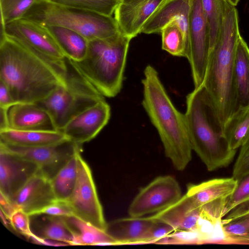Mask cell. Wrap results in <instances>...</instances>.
Wrapping results in <instances>:
<instances>
[{"label":"cell","mask_w":249,"mask_h":249,"mask_svg":"<svg viewBox=\"0 0 249 249\" xmlns=\"http://www.w3.org/2000/svg\"><path fill=\"white\" fill-rule=\"evenodd\" d=\"M240 36L238 12L233 6L226 13L217 41L210 51L202 84L223 124L236 110L234 61Z\"/></svg>","instance_id":"277c9868"},{"label":"cell","mask_w":249,"mask_h":249,"mask_svg":"<svg viewBox=\"0 0 249 249\" xmlns=\"http://www.w3.org/2000/svg\"><path fill=\"white\" fill-rule=\"evenodd\" d=\"M47 27V26H46ZM66 57L78 61L85 56L89 41L78 33L60 26H47Z\"/></svg>","instance_id":"484cf974"},{"label":"cell","mask_w":249,"mask_h":249,"mask_svg":"<svg viewBox=\"0 0 249 249\" xmlns=\"http://www.w3.org/2000/svg\"><path fill=\"white\" fill-rule=\"evenodd\" d=\"M0 211L10 219L12 214L18 209L11 200L0 193Z\"/></svg>","instance_id":"ab89813d"},{"label":"cell","mask_w":249,"mask_h":249,"mask_svg":"<svg viewBox=\"0 0 249 249\" xmlns=\"http://www.w3.org/2000/svg\"><path fill=\"white\" fill-rule=\"evenodd\" d=\"M237 180L231 178H216L198 184L187 185L186 195L196 208H203L222 218L226 202Z\"/></svg>","instance_id":"4fadbf2b"},{"label":"cell","mask_w":249,"mask_h":249,"mask_svg":"<svg viewBox=\"0 0 249 249\" xmlns=\"http://www.w3.org/2000/svg\"><path fill=\"white\" fill-rule=\"evenodd\" d=\"M9 109L0 107V130L9 128L8 119Z\"/></svg>","instance_id":"b9f144b4"},{"label":"cell","mask_w":249,"mask_h":249,"mask_svg":"<svg viewBox=\"0 0 249 249\" xmlns=\"http://www.w3.org/2000/svg\"><path fill=\"white\" fill-rule=\"evenodd\" d=\"M23 18L45 26H60L73 30L89 41L114 36L120 31L112 16L68 6L50 0H38Z\"/></svg>","instance_id":"8992f818"},{"label":"cell","mask_w":249,"mask_h":249,"mask_svg":"<svg viewBox=\"0 0 249 249\" xmlns=\"http://www.w3.org/2000/svg\"><path fill=\"white\" fill-rule=\"evenodd\" d=\"M110 107L105 99L80 112L60 130L71 141L82 144L94 138L107 125Z\"/></svg>","instance_id":"5bb4252c"},{"label":"cell","mask_w":249,"mask_h":249,"mask_svg":"<svg viewBox=\"0 0 249 249\" xmlns=\"http://www.w3.org/2000/svg\"><path fill=\"white\" fill-rule=\"evenodd\" d=\"M46 221L36 236L43 239H52L73 245L72 234L62 216L47 215Z\"/></svg>","instance_id":"4dcf8cb0"},{"label":"cell","mask_w":249,"mask_h":249,"mask_svg":"<svg viewBox=\"0 0 249 249\" xmlns=\"http://www.w3.org/2000/svg\"><path fill=\"white\" fill-rule=\"evenodd\" d=\"M9 128L20 130H56L49 113L36 103H20L8 110Z\"/></svg>","instance_id":"ffe728a7"},{"label":"cell","mask_w":249,"mask_h":249,"mask_svg":"<svg viewBox=\"0 0 249 249\" xmlns=\"http://www.w3.org/2000/svg\"><path fill=\"white\" fill-rule=\"evenodd\" d=\"M142 80V105L162 142L165 156L178 171L184 170L192 160L193 151L185 114L174 106L156 70L144 69Z\"/></svg>","instance_id":"7a4b0ae2"},{"label":"cell","mask_w":249,"mask_h":249,"mask_svg":"<svg viewBox=\"0 0 249 249\" xmlns=\"http://www.w3.org/2000/svg\"><path fill=\"white\" fill-rule=\"evenodd\" d=\"M77 152L50 179L58 200L68 201L76 185L78 175Z\"/></svg>","instance_id":"83f0119b"},{"label":"cell","mask_w":249,"mask_h":249,"mask_svg":"<svg viewBox=\"0 0 249 249\" xmlns=\"http://www.w3.org/2000/svg\"><path fill=\"white\" fill-rule=\"evenodd\" d=\"M63 218L72 235L73 245H116L105 231L74 215Z\"/></svg>","instance_id":"d4e9b609"},{"label":"cell","mask_w":249,"mask_h":249,"mask_svg":"<svg viewBox=\"0 0 249 249\" xmlns=\"http://www.w3.org/2000/svg\"><path fill=\"white\" fill-rule=\"evenodd\" d=\"M60 4L112 16L120 0H50Z\"/></svg>","instance_id":"1f68e13d"},{"label":"cell","mask_w":249,"mask_h":249,"mask_svg":"<svg viewBox=\"0 0 249 249\" xmlns=\"http://www.w3.org/2000/svg\"><path fill=\"white\" fill-rule=\"evenodd\" d=\"M234 73L237 111L249 107V47L241 36L236 47Z\"/></svg>","instance_id":"cb8c5ba5"},{"label":"cell","mask_w":249,"mask_h":249,"mask_svg":"<svg viewBox=\"0 0 249 249\" xmlns=\"http://www.w3.org/2000/svg\"><path fill=\"white\" fill-rule=\"evenodd\" d=\"M78 175L74 189L67 201L74 215L105 231L107 224L99 200L91 171L82 157L77 154Z\"/></svg>","instance_id":"ba28073f"},{"label":"cell","mask_w":249,"mask_h":249,"mask_svg":"<svg viewBox=\"0 0 249 249\" xmlns=\"http://www.w3.org/2000/svg\"><path fill=\"white\" fill-rule=\"evenodd\" d=\"M223 241L249 244V202L233 209L221 221Z\"/></svg>","instance_id":"603a6c76"},{"label":"cell","mask_w":249,"mask_h":249,"mask_svg":"<svg viewBox=\"0 0 249 249\" xmlns=\"http://www.w3.org/2000/svg\"><path fill=\"white\" fill-rule=\"evenodd\" d=\"M162 50L172 55L185 57L189 55V41L177 21H173L161 30Z\"/></svg>","instance_id":"f1b7e54d"},{"label":"cell","mask_w":249,"mask_h":249,"mask_svg":"<svg viewBox=\"0 0 249 249\" xmlns=\"http://www.w3.org/2000/svg\"><path fill=\"white\" fill-rule=\"evenodd\" d=\"M69 140L60 130H20L10 128L0 130V142L22 147H36Z\"/></svg>","instance_id":"7402d4cb"},{"label":"cell","mask_w":249,"mask_h":249,"mask_svg":"<svg viewBox=\"0 0 249 249\" xmlns=\"http://www.w3.org/2000/svg\"><path fill=\"white\" fill-rule=\"evenodd\" d=\"M184 114L192 150L209 171L228 166L236 150L231 149L214 102L203 85L186 96Z\"/></svg>","instance_id":"3957f363"},{"label":"cell","mask_w":249,"mask_h":249,"mask_svg":"<svg viewBox=\"0 0 249 249\" xmlns=\"http://www.w3.org/2000/svg\"><path fill=\"white\" fill-rule=\"evenodd\" d=\"M42 214L62 217L74 215L72 210L67 201L58 200L43 209L37 215Z\"/></svg>","instance_id":"8d00e7d4"},{"label":"cell","mask_w":249,"mask_h":249,"mask_svg":"<svg viewBox=\"0 0 249 249\" xmlns=\"http://www.w3.org/2000/svg\"><path fill=\"white\" fill-rule=\"evenodd\" d=\"M56 200L50 179L40 169L12 199L18 209L22 210L30 216L37 215Z\"/></svg>","instance_id":"2e32d148"},{"label":"cell","mask_w":249,"mask_h":249,"mask_svg":"<svg viewBox=\"0 0 249 249\" xmlns=\"http://www.w3.org/2000/svg\"><path fill=\"white\" fill-rule=\"evenodd\" d=\"M81 145L70 140L50 145L22 147L0 142V148L36 164L41 172L51 179L75 154Z\"/></svg>","instance_id":"8fae6325"},{"label":"cell","mask_w":249,"mask_h":249,"mask_svg":"<svg viewBox=\"0 0 249 249\" xmlns=\"http://www.w3.org/2000/svg\"><path fill=\"white\" fill-rule=\"evenodd\" d=\"M39 170L35 163L0 148V193L12 200Z\"/></svg>","instance_id":"9a60e30c"},{"label":"cell","mask_w":249,"mask_h":249,"mask_svg":"<svg viewBox=\"0 0 249 249\" xmlns=\"http://www.w3.org/2000/svg\"><path fill=\"white\" fill-rule=\"evenodd\" d=\"M175 231L169 225L157 220L149 234L147 243H156L159 240L164 238Z\"/></svg>","instance_id":"74e56055"},{"label":"cell","mask_w":249,"mask_h":249,"mask_svg":"<svg viewBox=\"0 0 249 249\" xmlns=\"http://www.w3.org/2000/svg\"><path fill=\"white\" fill-rule=\"evenodd\" d=\"M16 104L7 86L0 81V107L9 109Z\"/></svg>","instance_id":"f35d334b"},{"label":"cell","mask_w":249,"mask_h":249,"mask_svg":"<svg viewBox=\"0 0 249 249\" xmlns=\"http://www.w3.org/2000/svg\"><path fill=\"white\" fill-rule=\"evenodd\" d=\"M133 0H122L121 2L127 3V2H129L130 1H132Z\"/></svg>","instance_id":"ee69618b"},{"label":"cell","mask_w":249,"mask_h":249,"mask_svg":"<svg viewBox=\"0 0 249 249\" xmlns=\"http://www.w3.org/2000/svg\"><path fill=\"white\" fill-rule=\"evenodd\" d=\"M66 82L36 103L51 116L56 130H60L77 114L104 99L103 96L66 58Z\"/></svg>","instance_id":"52a82bcc"},{"label":"cell","mask_w":249,"mask_h":249,"mask_svg":"<svg viewBox=\"0 0 249 249\" xmlns=\"http://www.w3.org/2000/svg\"><path fill=\"white\" fill-rule=\"evenodd\" d=\"M249 173V137L240 147L234 163L232 177L237 180Z\"/></svg>","instance_id":"d590c367"},{"label":"cell","mask_w":249,"mask_h":249,"mask_svg":"<svg viewBox=\"0 0 249 249\" xmlns=\"http://www.w3.org/2000/svg\"><path fill=\"white\" fill-rule=\"evenodd\" d=\"M157 221L153 215L121 218L107 223L105 231L116 245L147 243L150 231Z\"/></svg>","instance_id":"ac0fdd59"},{"label":"cell","mask_w":249,"mask_h":249,"mask_svg":"<svg viewBox=\"0 0 249 249\" xmlns=\"http://www.w3.org/2000/svg\"><path fill=\"white\" fill-rule=\"evenodd\" d=\"M182 196L180 186L172 176H159L142 188L130 204L129 216L142 217L160 212Z\"/></svg>","instance_id":"30bf717a"},{"label":"cell","mask_w":249,"mask_h":249,"mask_svg":"<svg viewBox=\"0 0 249 249\" xmlns=\"http://www.w3.org/2000/svg\"><path fill=\"white\" fill-rule=\"evenodd\" d=\"M32 242L36 244L40 245H44L51 246H65L69 245V244L52 239H43L40 238L36 236V234H34L30 239Z\"/></svg>","instance_id":"60d3db41"},{"label":"cell","mask_w":249,"mask_h":249,"mask_svg":"<svg viewBox=\"0 0 249 249\" xmlns=\"http://www.w3.org/2000/svg\"><path fill=\"white\" fill-rule=\"evenodd\" d=\"M120 1H121V2H122V0H120Z\"/></svg>","instance_id":"f6af8a7d"},{"label":"cell","mask_w":249,"mask_h":249,"mask_svg":"<svg viewBox=\"0 0 249 249\" xmlns=\"http://www.w3.org/2000/svg\"><path fill=\"white\" fill-rule=\"evenodd\" d=\"M166 0H134L120 2L114 13L120 32L132 38L145 22Z\"/></svg>","instance_id":"e0dca14e"},{"label":"cell","mask_w":249,"mask_h":249,"mask_svg":"<svg viewBox=\"0 0 249 249\" xmlns=\"http://www.w3.org/2000/svg\"><path fill=\"white\" fill-rule=\"evenodd\" d=\"M153 215L156 219L171 226L175 231L197 232L201 239V208H196L186 194L175 203Z\"/></svg>","instance_id":"44dd1931"},{"label":"cell","mask_w":249,"mask_h":249,"mask_svg":"<svg viewBox=\"0 0 249 249\" xmlns=\"http://www.w3.org/2000/svg\"><path fill=\"white\" fill-rule=\"evenodd\" d=\"M201 1L208 24L210 51L217 41L226 13L233 5L228 0Z\"/></svg>","instance_id":"f546056e"},{"label":"cell","mask_w":249,"mask_h":249,"mask_svg":"<svg viewBox=\"0 0 249 249\" xmlns=\"http://www.w3.org/2000/svg\"><path fill=\"white\" fill-rule=\"evenodd\" d=\"M30 216L22 210L18 209L10 218L12 229L28 239L34 234L30 227Z\"/></svg>","instance_id":"e575fe53"},{"label":"cell","mask_w":249,"mask_h":249,"mask_svg":"<svg viewBox=\"0 0 249 249\" xmlns=\"http://www.w3.org/2000/svg\"><path fill=\"white\" fill-rule=\"evenodd\" d=\"M131 38L121 32L89 41L85 56L70 60L75 69L104 96L114 97L121 91Z\"/></svg>","instance_id":"5b68a950"},{"label":"cell","mask_w":249,"mask_h":249,"mask_svg":"<svg viewBox=\"0 0 249 249\" xmlns=\"http://www.w3.org/2000/svg\"><path fill=\"white\" fill-rule=\"evenodd\" d=\"M224 135L231 149L240 148L249 137V107L238 109L228 119Z\"/></svg>","instance_id":"4316f807"},{"label":"cell","mask_w":249,"mask_h":249,"mask_svg":"<svg viewBox=\"0 0 249 249\" xmlns=\"http://www.w3.org/2000/svg\"><path fill=\"white\" fill-rule=\"evenodd\" d=\"M1 31L49 58L60 60L66 58L48 28L36 22L22 18L1 27Z\"/></svg>","instance_id":"7c38bea8"},{"label":"cell","mask_w":249,"mask_h":249,"mask_svg":"<svg viewBox=\"0 0 249 249\" xmlns=\"http://www.w3.org/2000/svg\"><path fill=\"white\" fill-rule=\"evenodd\" d=\"M189 16V55L187 58L195 88L204 81L210 53L208 24L201 0H190Z\"/></svg>","instance_id":"9c48e42d"},{"label":"cell","mask_w":249,"mask_h":249,"mask_svg":"<svg viewBox=\"0 0 249 249\" xmlns=\"http://www.w3.org/2000/svg\"><path fill=\"white\" fill-rule=\"evenodd\" d=\"M0 81L16 104L36 103L66 82V58L56 60L1 31Z\"/></svg>","instance_id":"6da1fadb"},{"label":"cell","mask_w":249,"mask_h":249,"mask_svg":"<svg viewBox=\"0 0 249 249\" xmlns=\"http://www.w3.org/2000/svg\"><path fill=\"white\" fill-rule=\"evenodd\" d=\"M230 3L233 6H235L237 5L240 0H228Z\"/></svg>","instance_id":"7bdbcfd3"},{"label":"cell","mask_w":249,"mask_h":249,"mask_svg":"<svg viewBox=\"0 0 249 249\" xmlns=\"http://www.w3.org/2000/svg\"><path fill=\"white\" fill-rule=\"evenodd\" d=\"M248 202H249V173L237 180L235 188L228 198L225 204L223 217L237 206Z\"/></svg>","instance_id":"836d02e7"},{"label":"cell","mask_w":249,"mask_h":249,"mask_svg":"<svg viewBox=\"0 0 249 249\" xmlns=\"http://www.w3.org/2000/svg\"><path fill=\"white\" fill-rule=\"evenodd\" d=\"M190 7V0H166L145 22L141 33L147 34L160 33L165 25L175 20L189 41Z\"/></svg>","instance_id":"d6986e66"},{"label":"cell","mask_w":249,"mask_h":249,"mask_svg":"<svg viewBox=\"0 0 249 249\" xmlns=\"http://www.w3.org/2000/svg\"><path fill=\"white\" fill-rule=\"evenodd\" d=\"M38 0H0L1 27L23 18Z\"/></svg>","instance_id":"d6a6232c"}]
</instances>
